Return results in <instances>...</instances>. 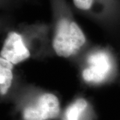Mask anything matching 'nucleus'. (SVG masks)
Instances as JSON below:
<instances>
[{
    "instance_id": "f257e3e1",
    "label": "nucleus",
    "mask_w": 120,
    "mask_h": 120,
    "mask_svg": "<svg viewBox=\"0 0 120 120\" xmlns=\"http://www.w3.org/2000/svg\"><path fill=\"white\" fill-rule=\"evenodd\" d=\"M86 41V38L77 23L68 15H61L56 22L53 47L60 56L68 57L76 53Z\"/></svg>"
},
{
    "instance_id": "f03ea898",
    "label": "nucleus",
    "mask_w": 120,
    "mask_h": 120,
    "mask_svg": "<svg viewBox=\"0 0 120 120\" xmlns=\"http://www.w3.org/2000/svg\"><path fill=\"white\" fill-rule=\"evenodd\" d=\"M60 112V101L55 95H41L35 105L26 107L23 112L24 120H50L56 118Z\"/></svg>"
},
{
    "instance_id": "7ed1b4c3",
    "label": "nucleus",
    "mask_w": 120,
    "mask_h": 120,
    "mask_svg": "<svg viewBox=\"0 0 120 120\" xmlns=\"http://www.w3.org/2000/svg\"><path fill=\"white\" fill-rule=\"evenodd\" d=\"M90 67L83 71V77L86 82L99 83L103 81L111 69L109 58L105 52H96L88 58Z\"/></svg>"
},
{
    "instance_id": "20e7f679",
    "label": "nucleus",
    "mask_w": 120,
    "mask_h": 120,
    "mask_svg": "<svg viewBox=\"0 0 120 120\" xmlns=\"http://www.w3.org/2000/svg\"><path fill=\"white\" fill-rule=\"evenodd\" d=\"M30 56V52L23 43L22 36L15 32H10L5 41L1 57L12 64H17L27 59Z\"/></svg>"
},
{
    "instance_id": "39448f33",
    "label": "nucleus",
    "mask_w": 120,
    "mask_h": 120,
    "mask_svg": "<svg viewBox=\"0 0 120 120\" xmlns=\"http://www.w3.org/2000/svg\"><path fill=\"white\" fill-rule=\"evenodd\" d=\"M13 64L7 60L0 58V91L5 94L11 85L13 79Z\"/></svg>"
},
{
    "instance_id": "423d86ee",
    "label": "nucleus",
    "mask_w": 120,
    "mask_h": 120,
    "mask_svg": "<svg viewBox=\"0 0 120 120\" xmlns=\"http://www.w3.org/2000/svg\"><path fill=\"white\" fill-rule=\"evenodd\" d=\"M87 106V103L84 99H77L67 108L63 120H79Z\"/></svg>"
}]
</instances>
